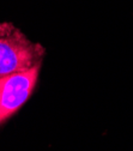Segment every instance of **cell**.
I'll return each instance as SVG.
<instances>
[{
    "mask_svg": "<svg viewBox=\"0 0 133 151\" xmlns=\"http://www.w3.org/2000/svg\"><path fill=\"white\" fill-rule=\"evenodd\" d=\"M43 54L41 45L31 42L18 29L0 36V78L39 65Z\"/></svg>",
    "mask_w": 133,
    "mask_h": 151,
    "instance_id": "1",
    "label": "cell"
},
{
    "mask_svg": "<svg viewBox=\"0 0 133 151\" xmlns=\"http://www.w3.org/2000/svg\"><path fill=\"white\" fill-rule=\"evenodd\" d=\"M39 72L40 64L28 71L0 78V124L27 102L37 83Z\"/></svg>",
    "mask_w": 133,
    "mask_h": 151,
    "instance_id": "2",
    "label": "cell"
},
{
    "mask_svg": "<svg viewBox=\"0 0 133 151\" xmlns=\"http://www.w3.org/2000/svg\"><path fill=\"white\" fill-rule=\"evenodd\" d=\"M13 30H14V27L11 23H1V24H0V36L10 34Z\"/></svg>",
    "mask_w": 133,
    "mask_h": 151,
    "instance_id": "3",
    "label": "cell"
}]
</instances>
